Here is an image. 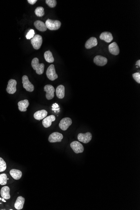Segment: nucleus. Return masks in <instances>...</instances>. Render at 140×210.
I'll list each match as a JSON object with an SVG mask.
<instances>
[{
	"mask_svg": "<svg viewBox=\"0 0 140 210\" xmlns=\"http://www.w3.org/2000/svg\"><path fill=\"white\" fill-rule=\"evenodd\" d=\"M46 75L48 78L51 81H54L58 78V75L55 72L54 65H50L46 71Z\"/></svg>",
	"mask_w": 140,
	"mask_h": 210,
	"instance_id": "4",
	"label": "nucleus"
},
{
	"mask_svg": "<svg viewBox=\"0 0 140 210\" xmlns=\"http://www.w3.org/2000/svg\"><path fill=\"white\" fill-rule=\"evenodd\" d=\"M7 169V164L2 158L0 157V172L4 171Z\"/></svg>",
	"mask_w": 140,
	"mask_h": 210,
	"instance_id": "27",
	"label": "nucleus"
},
{
	"mask_svg": "<svg viewBox=\"0 0 140 210\" xmlns=\"http://www.w3.org/2000/svg\"><path fill=\"white\" fill-rule=\"evenodd\" d=\"M45 2L50 8H54L57 5V1L56 0H46Z\"/></svg>",
	"mask_w": 140,
	"mask_h": 210,
	"instance_id": "28",
	"label": "nucleus"
},
{
	"mask_svg": "<svg viewBox=\"0 0 140 210\" xmlns=\"http://www.w3.org/2000/svg\"><path fill=\"white\" fill-rule=\"evenodd\" d=\"M70 146L75 153H81L84 151V148L82 144L78 141H73L70 143Z\"/></svg>",
	"mask_w": 140,
	"mask_h": 210,
	"instance_id": "8",
	"label": "nucleus"
},
{
	"mask_svg": "<svg viewBox=\"0 0 140 210\" xmlns=\"http://www.w3.org/2000/svg\"><path fill=\"white\" fill-rule=\"evenodd\" d=\"M44 91L46 92V97L47 100H52L54 98L55 89L53 86L49 84L46 85L44 87Z\"/></svg>",
	"mask_w": 140,
	"mask_h": 210,
	"instance_id": "7",
	"label": "nucleus"
},
{
	"mask_svg": "<svg viewBox=\"0 0 140 210\" xmlns=\"http://www.w3.org/2000/svg\"><path fill=\"white\" fill-rule=\"evenodd\" d=\"M25 202V198L20 196L17 198V200L15 204V209L17 210H21L23 209Z\"/></svg>",
	"mask_w": 140,
	"mask_h": 210,
	"instance_id": "18",
	"label": "nucleus"
},
{
	"mask_svg": "<svg viewBox=\"0 0 140 210\" xmlns=\"http://www.w3.org/2000/svg\"><path fill=\"white\" fill-rule=\"evenodd\" d=\"M97 39L96 37H91L86 41L85 43V47L87 49H91L97 45Z\"/></svg>",
	"mask_w": 140,
	"mask_h": 210,
	"instance_id": "16",
	"label": "nucleus"
},
{
	"mask_svg": "<svg viewBox=\"0 0 140 210\" xmlns=\"http://www.w3.org/2000/svg\"><path fill=\"white\" fill-rule=\"evenodd\" d=\"M10 175L16 180H19L22 177V173L20 170L16 169H12L10 170Z\"/></svg>",
	"mask_w": 140,
	"mask_h": 210,
	"instance_id": "23",
	"label": "nucleus"
},
{
	"mask_svg": "<svg viewBox=\"0 0 140 210\" xmlns=\"http://www.w3.org/2000/svg\"><path fill=\"white\" fill-rule=\"evenodd\" d=\"M133 78L138 83L140 84V73L139 72L135 73L133 74Z\"/></svg>",
	"mask_w": 140,
	"mask_h": 210,
	"instance_id": "29",
	"label": "nucleus"
},
{
	"mask_svg": "<svg viewBox=\"0 0 140 210\" xmlns=\"http://www.w3.org/2000/svg\"><path fill=\"white\" fill-rule=\"evenodd\" d=\"M99 38L101 40H104L105 42L109 43L113 39L112 34L110 32H102L100 35Z\"/></svg>",
	"mask_w": 140,
	"mask_h": 210,
	"instance_id": "14",
	"label": "nucleus"
},
{
	"mask_svg": "<svg viewBox=\"0 0 140 210\" xmlns=\"http://www.w3.org/2000/svg\"><path fill=\"white\" fill-rule=\"evenodd\" d=\"M10 189L8 186H4L1 190V194L2 197L6 200L9 199L11 198L10 195Z\"/></svg>",
	"mask_w": 140,
	"mask_h": 210,
	"instance_id": "19",
	"label": "nucleus"
},
{
	"mask_svg": "<svg viewBox=\"0 0 140 210\" xmlns=\"http://www.w3.org/2000/svg\"><path fill=\"white\" fill-rule=\"evenodd\" d=\"M31 42L34 49H39L43 43V38L40 35H35L31 39Z\"/></svg>",
	"mask_w": 140,
	"mask_h": 210,
	"instance_id": "3",
	"label": "nucleus"
},
{
	"mask_svg": "<svg viewBox=\"0 0 140 210\" xmlns=\"http://www.w3.org/2000/svg\"><path fill=\"white\" fill-rule=\"evenodd\" d=\"M32 66L33 69L36 70L37 74L41 75L44 72L45 65L43 63H39V60L37 57H35L32 60Z\"/></svg>",
	"mask_w": 140,
	"mask_h": 210,
	"instance_id": "1",
	"label": "nucleus"
},
{
	"mask_svg": "<svg viewBox=\"0 0 140 210\" xmlns=\"http://www.w3.org/2000/svg\"><path fill=\"white\" fill-rule=\"evenodd\" d=\"M28 1L30 4L34 5L37 1V0H28Z\"/></svg>",
	"mask_w": 140,
	"mask_h": 210,
	"instance_id": "31",
	"label": "nucleus"
},
{
	"mask_svg": "<svg viewBox=\"0 0 140 210\" xmlns=\"http://www.w3.org/2000/svg\"><path fill=\"white\" fill-rule=\"evenodd\" d=\"M7 176L6 174H0V185H6L7 183Z\"/></svg>",
	"mask_w": 140,
	"mask_h": 210,
	"instance_id": "26",
	"label": "nucleus"
},
{
	"mask_svg": "<svg viewBox=\"0 0 140 210\" xmlns=\"http://www.w3.org/2000/svg\"><path fill=\"white\" fill-rule=\"evenodd\" d=\"M55 117L54 115H50L45 118L43 121V125L45 128H48L52 125V122L55 121Z\"/></svg>",
	"mask_w": 140,
	"mask_h": 210,
	"instance_id": "15",
	"label": "nucleus"
},
{
	"mask_svg": "<svg viewBox=\"0 0 140 210\" xmlns=\"http://www.w3.org/2000/svg\"><path fill=\"white\" fill-rule=\"evenodd\" d=\"M72 124V120L70 118H65L60 121L59 126L61 130L65 131L68 129Z\"/></svg>",
	"mask_w": 140,
	"mask_h": 210,
	"instance_id": "9",
	"label": "nucleus"
},
{
	"mask_svg": "<svg viewBox=\"0 0 140 210\" xmlns=\"http://www.w3.org/2000/svg\"><path fill=\"white\" fill-rule=\"evenodd\" d=\"M44 57L45 60L49 63L53 62L54 61V58L53 54L50 50L46 51L44 53Z\"/></svg>",
	"mask_w": 140,
	"mask_h": 210,
	"instance_id": "24",
	"label": "nucleus"
},
{
	"mask_svg": "<svg viewBox=\"0 0 140 210\" xmlns=\"http://www.w3.org/2000/svg\"><path fill=\"white\" fill-rule=\"evenodd\" d=\"M2 198H0V201L1 200Z\"/></svg>",
	"mask_w": 140,
	"mask_h": 210,
	"instance_id": "34",
	"label": "nucleus"
},
{
	"mask_svg": "<svg viewBox=\"0 0 140 210\" xmlns=\"http://www.w3.org/2000/svg\"><path fill=\"white\" fill-rule=\"evenodd\" d=\"M109 51L111 54L117 55L119 54V47L116 42H112L109 45Z\"/></svg>",
	"mask_w": 140,
	"mask_h": 210,
	"instance_id": "13",
	"label": "nucleus"
},
{
	"mask_svg": "<svg viewBox=\"0 0 140 210\" xmlns=\"http://www.w3.org/2000/svg\"><path fill=\"white\" fill-rule=\"evenodd\" d=\"M34 26L36 29L41 32H45L47 30L45 23L40 20H37L34 23Z\"/></svg>",
	"mask_w": 140,
	"mask_h": 210,
	"instance_id": "20",
	"label": "nucleus"
},
{
	"mask_svg": "<svg viewBox=\"0 0 140 210\" xmlns=\"http://www.w3.org/2000/svg\"><path fill=\"white\" fill-rule=\"evenodd\" d=\"M17 81L15 79H11L8 81V84L7 88L8 93L14 94L17 91Z\"/></svg>",
	"mask_w": 140,
	"mask_h": 210,
	"instance_id": "10",
	"label": "nucleus"
},
{
	"mask_svg": "<svg viewBox=\"0 0 140 210\" xmlns=\"http://www.w3.org/2000/svg\"><path fill=\"white\" fill-rule=\"evenodd\" d=\"M65 89V87L62 85H60L57 87L56 89V94L58 98L62 99L64 97Z\"/></svg>",
	"mask_w": 140,
	"mask_h": 210,
	"instance_id": "22",
	"label": "nucleus"
},
{
	"mask_svg": "<svg viewBox=\"0 0 140 210\" xmlns=\"http://www.w3.org/2000/svg\"><path fill=\"white\" fill-rule=\"evenodd\" d=\"M45 24L47 29L50 30H58L61 27V23L58 20L50 19L46 20Z\"/></svg>",
	"mask_w": 140,
	"mask_h": 210,
	"instance_id": "2",
	"label": "nucleus"
},
{
	"mask_svg": "<svg viewBox=\"0 0 140 210\" xmlns=\"http://www.w3.org/2000/svg\"><path fill=\"white\" fill-rule=\"evenodd\" d=\"M1 200L3 201V202H6V201L3 198Z\"/></svg>",
	"mask_w": 140,
	"mask_h": 210,
	"instance_id": "33",
	"label": "nucleus"
},
{
	"mask_svg": "<svg viewBox=\"0 0 140 210\" xmlns=\"http://www.w3.org/2000/svg\"><path fill=\"white\" fill-rule=\"evenodd\" d=\"M94 62L99 66H104L107 63V59L101 55H97L94 59Z\"/></svg>",
	"mask_w": 140,
	"mask_h": 210,
	"instance_id": "12",
	"label": "nucleus"
},
{
	"mask_svg": "<svg viewBox=\"0 0 140 210\" xmlns=\"http://www.w3.org/2000/svg\"><path fill=\"white\" fill-rule=\"evenodd\" d=\"M136 65H138V66H139V67H140V60H137V61L136 62Z\"/></svg>",
	"mask_w": 140,
	"mask_h": 210,
	"instance_id": "32",
	"label": "nucleus"
},
{
	"mask_svg": "<svg viewBox=\"0 0 140 210\" xmlns=\"http://www.w3.org/2000/svg\"><path fill=\"white\" fill-rule=\"evenodd\" d=\"M23 86L27 91L29 92H33L35 89L34 85L31 82L29 81L28 77L26 75H24L23 76L22 78Z\"/></svg>",
	"mask_w": 140,
	"mask_h": 210,
	"instance_id": "5",
	"label": "nucleus"
},
{
	"mask_svg": "<svg viewBox=\"0 0 140 210\" xmlns=\"http://www.w3.org/2000/svg\"><path fill=\"white\" fill-rule=\"evenodd\" d=\"M92 139V134L90 132L85 134L80 133L78 135V139L80 142L84 143H87L90 142Z\"/></svg>",
	"mask_w": 140,
	"mask_h": 210,
	"instance_id": "6",
	"label": "nucleus"
},
{
	"mask_svg": "<svg viewBox=\"0 0 140 210\" xmlns=\"http://www.w3.org/2000/svg\"><path fill=\"white\" fill-rule=\"evenodd\" d=\"M35 15L39 17H42L45 15L44 9L43 7H38L35 9Z\"/></svg>",
	"mask_w": 140,
	"mask_h": 210,
	"instance_id": "25",
	"label": "nucleus"
},
{
	"mask_svg": "<svg viewBox=\"0 0 140 210\" xmlns=\"http://www.w3.org/2000/svg\"><path fill=\"white\" fill-rule=\"evenodd\" d=\"M63 135L58 132H54L50 134L48 138V141L50 143L60 142L63 139Z\"/></svg>",
	"mask_w": 140,
	"mask_h": 210,
	"instance_id": "11",
	"label": "nucleus"
},
{
	"mask_svg": "<svg viewBox=\"0 0 140 210\" xmlns=\"http://www.w3.org/2000/svg\"><path fill=\"white\" fill-rule=\"evenodd\" d=\"M19 110L21 112H26L27 108L29 105V102L28 100L20 101L18 103Z\"/></svg>",
	"mask_w": 140,
	"mask_h": 210,
	"instance_id": "21",
	"label": "nucleus"
},
{
	"mask_svg": "<svg viewBox=\"0 0 140 210\" xmlns=\"http://www.w3.org/2000/svg\"><path fill=\"white\" fill-rule=\"evenodd\" d=\"M48 115V112L45 110H40L35 112L34 115V118L36 120L40 121L45 118Z\"/></svg>",
	"mask_w": 140,
	"mask_h": 210,
	"instance_id": "17",
	"label": "nucleus"
},
{
	"mask_svg": "<svg viewBox=\"0 0 140 210\" xmlns=\"http://www.w3.org/2000/svg\"><path fill=\"white\" fill-rule=\"evenodd\" d=\"M35 31L33 30H30L26 35V38L28 40H30L31 38H33L35 36Z\"/></svg>",
	"mask_w": 140,
	"mask_h": 210,
	"instance_id": "30",
	"label": "nucleus"
}]
</instances>
